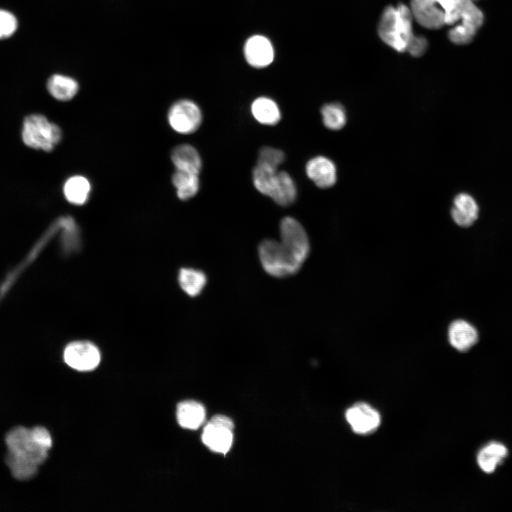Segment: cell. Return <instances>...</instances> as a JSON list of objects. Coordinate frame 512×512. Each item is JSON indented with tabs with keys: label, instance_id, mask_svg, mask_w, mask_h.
Listing matches in <instances>:
<instances>
[{
	"label": "cell",
	"instance_id": "cell-1",
	"mask_svg": "<svg viewBox=\"0 0 512 512\" xmlns=\"http://www.w3.org/2000/svg\"><path fill=\"white\" fill-rule=\"evenodd\" d=\"M9 453L6 464L12 475L18 480L33 477L38 466L46 459L52 447V438L41 426L28 429L17 427L6 436Z\"/></svg>",
	"mask_w": 512,
	"mask_h": 512
},
{
	"label": "cell",
	"instance_id": "cell-2",
	"mask_svg": "<svg viewBox=\"0 0 512 512\" xmlns=\"http://www.w3.org/2000/svg\"><path fill=\"white\" fill-rule=\"evenodd\" d=\"M414 18L410 7L405 4L388 6L383 10L378 26L380 39L395 50L402 53L407 50L412 38Z\"/></svg>",
	"mask_w": 512,
	"mask_h": 512
},
{
	"label": "cell",
	"instance_id": "cell-3",
	"mask_svg": "<svg viewBox=\"0 0 512 512\" xmlns=\"http://www.w3.org/2000/svg\"><path fill=\"white\" fill-rule=\"evenodd\" d=\"M258 256L264 270L277 278L293 275L302 266L280 241L274 239H265L260 243Z\"/></svg>",
	"mask_w": 512,
	"mask_h": 512
},
{
	"label": "cell",
	"instance_id": "cell-4",
	"mask_svg": "<svg viewBox=\"0 0 512 512\" xmlns=\"http://www.w3.org/2000/svg\"><path fill=\"white\" fill-rule=\"evenodd\" d=\"M21 137L28 147L50 151L60 142L62 131L45 116L32 114L24 119Z\"/></svg>",
	"mask_w": 512,
	"mask_h": 512
},
{
	"label": "cell",
	"instance_id": "cell-5",
	"mask_svg": "<svg viewBox=\"0 0 512 512\" xmlns=\"http://www.w3.org/2000/svg\"><path fill=\"white\" fill-rule=\"evenodd\" d=\"M233 428L234 424L228 417L213 416L203 428L202 442L211 451L225 454L233 444Z\"/></svg>",
	"mask_w": 512,
	"mask_h": 512
},
{
	"label": "cell",
	"instance_id": "cell-6",
	"mask_svg": "<svg viewBox=\"0 0 512 512\" xmlns=\"http://www.w3.org/2000/svg\"><path fill=\"white\" fill-rule=\"evenodd\" d=\"M280 242L302 265L308 257L310 244L307 233L295 218L287 216L279 224Z\"/></svg>",
	"mask_w": 512,
	"mask_h": 512
},
{
	"label": "cell",
	"instance_id": "cell-7",
	"mask_svg": "<svg viewBox=\"0 0 512 512\" xmlns=\"http://www.w3.org/2000/svg\"><path fill=\"white\" fill-rule=\"evenodd\" d=\"M167 118L169 125L175 132L189 134L200 127L202 113L193 101L183 99L176 101L171 106Z\"/></svg>",
	"mask_w": 512,
	"mask_h": 512
},
{
	"label": "cell",
	"instance_id": "cell-8",
	"mask_svg": "<svg viewBox=\"0 0 512 512\" xmlns=\"http://www.w3.org/2000/svg\"><path fill=\"white\" fill-rule=\"evenodd\" d=\"M63 358L66 364L78 371H90L97 367L100 353L93 343L79 341L69 343L65 348Z\"/></svg>",
	"mask_w": 512,
	"mask_h": 512
},
{
	"label": "cell",
	"instance_id": "cell-9",
	"mask_svg": "<svg viewBox=\"0 0 512 512\" xmlns=\"http://www.w3.org/2000/svg\"><path fill=\"white\" fill-rule=\"evenodd\" d=\"M345 417L352 430L358 434L375 432L381 422L379 412L365 402H358L348 408Z\"/></svg>",
	"mask_w": 512,
	"mask_h": 512
},
{
	"label": "cell",
	"instance_id": "cell-10",
	"mask_svg": "<svg viewBox=\"0 0 512 512\" xmlns=\"http://www.w3.org/2000/svg\"><path fill=\"white\" fill-rule=\"evenodd\" d=\"M414 19L429 29H439L445 26V12L438 0H411L409 6Z\"/></svg>",
	"mask_w": 512,
	"mask_h": 512
},
{
	"label": "cell",
	"instance_id": "cell-11",
	"mask_svg": "<svg viewBox=\"0 0 512 512\" xmlns=\"http://www.w3.org/2000/svg\"><path fill=\"white\" fill-rule=\"evenodd\" d=\"M247 62L254 68H265L274 60V51L272 43L265 36L255 35L250 37L244 46Z\"/></svg>",
	"mask_w": 512,
	"mask_h": 512
},
{
	"label": "cell",
	"instance_id": "cell-12",
	"mask_svg": "<svg viewBox=\"0 0 512 512\" xmlns=\"http://www.w3.org/2000/svg\"><path fill=\"white\" fill-rule=\"evenodd\" d=\"M307 176L321 188L333 186L336 181V168L334 163L324 156L311 159L306 164Z\"/></svg>",
	"mask_w": 512,
	"mask_h": 512
},
{
	"label": "cell",
	"instance_id": "cell-13",
	"mask_svg": "<svg viewBox=\"0 0 512 512\" xmlns=\"http://www.w3.org/2000/svg\"><path fill=\"white\" fill-rule=\"evenodd\" d=\"M450 345L459 352H466L478 341L476 329L469 322L457 319L452 322L448 329Z\"/></svg>",
	"mask_w": 512,
	"mask_h": 512
},
{
	"label": "cell",
	"instance_id": "cell-14",
	"mask_svg": "<svg viewBox=\"0 0 512 512\" xmlns=\"http://www.w3.org/2000/svg\"><path fill=\"white\" fill-rule=\"evenodd\" d=\"M479 212L478 203L470 194L460 193L454 198L451 215L459 226H471L477 220Z\"/></svg>",
	"mask_w": 512,
	"mask_h": 512
},
{
	"label": "cell",
	"instance_id": "cell-15",
	"mask_svg": "<svg viewBox=\"0 0 512 512\" xmlns=\"http://www.w3.org/2000/svg\"><path fill=\"white\" fill-rule=\"evenodd\" d=\"M508 455V450L503 444L493 441L480 449L476 455V462L482 471L491 474L496 471Z\"/></svg>",
	"mask_w": 512,
	"mask_h": 512
},
{
	"label": "cell",
	"instance_id": "cell-16",
	"mask_svg": "<svg viewBox=\"0 0 512 512\" xmlns=\"http://www.w3.org/2000/svg\"><path fill=\"white\" fill-rule=\"evenodd\" d=\"M171 159L176 170L200 174L202 161L193 146L188 144L176 146L171 151Z\"/></svg>",
	"mask_w": 512,
	"mask_h": 512
},
{
	"label": "cell",
	"instance_id": "cell-17",
	"mask_svg": "<svg viewBox=\"0 0 512 512\" xmlns=\"http://www.w3.org/2000/svg\"><path fill=\"white\" fill-rule=\"evenodd\" d=\"M176 417L181 427L192 430H197L205 421L206 409L199 402L183 401L177 405Z\"/></svg>",
	"mask_w": 512,
	"mask_h": 512
},
{
	"label": "cell",
	"instance_id": "cell-18",
	"mask_svg": "<svg viewBox=\"0 0 512 512\" xmlns=\"http://www.w3.org/2000/svg\"><path fill=\"white\" fill-rule=\"evenodd\" d=\"M65 199L71 204L82 206L89 199L91 184L89 180L81 175L69 177L63 188Z\"/></svg>",
	"mask_w": 512,
	"mask_h": 512
},
{
	"label": "cell",
	"instance_id": "cell-19",
	"mask_svg": "<svg viewBox=\"0 0 512 512\" xmlns=\"http://www.w3.org/2000/svg\"><path fill=\"white\" fill-rule=\"evenodd\" d=\"M47 90L55 99L59 101H68L78 93L79 84L71 77L55 74L48 79Z\"/></svg>",
	"mask_w": 512,
	"mask_h": 512
},
{
	"label": "cell",
	"instance_id": "cell-20",
	"mask_svg": "<svg viewBox=\"0 0 512 512\" xmlns=\"http://www.w3.org/2000/svg\"><path fill=\"white\" fill-rule=\"evenodd\" d=\"M251 112L258 122L265 125H275L281 119L277 104L267 97L256 98L251 105Z\"/></svg>",
	"mask_w": 512,
	"mask_h": 512
},
{
	"label": "cell",
	"instance_id": "cell-21",
	"mask_svg": "<svg viewBox=\"0 0 512 512\" xmlns=\"http://www.w3.org/2000/svg\"><path fill=\"white\" fill-rule=\"evenodd\" d=\"M297 187L291 176L284 171H278L277 181L271 198L279 206H288L297 198Z\"/></svg>",
	"mask_w": 512,
	"mask_h": 512
},
{
	"label": "cell",
	"instance_id": "cell-22",
	"mask_svg": "<svg viewBox=\"0 0 512 512\" xmlns=\"http://www.w3.org/2000/svg\"><path fill=\"white\" fill-rule=\"evenodd\" d=\"M171 181L180 200H188L195 196L199 191V174L175 169Z\"/></svg>",
	"mask_w": 512,
	"mask_h": 512
},
{
	"label": "cell",
	"instance_id": "cell-23",
	"mask_svg": "<svg viewBox=\"0 0 512 512\" xmlns=\"http://www.w3.org/2000/svg\"><path fill=\"white\" fill-rule=\"evenodd\" d=\"M277 168L257 161L252 171V181L255 188L262 194L271 197L277 176Z\"/></svg>",
	"mask_w": 512,
	"mask_h": 512
},
{
	"label": "cell",
	"instance_id": "cell-24",
	"mask_svg": "<svg viewBox=\"0 0 512 512\" xmlns=\"http://www.w3.org/2000/svg\"><path fill=\"white\" fill-rule=\"evenodd\" d=\"M207 282L206 274L193 268H181L178 273V283L183 292L190 297L201 294Z\"/></svg>",
	"mask_w": 512,
	"mask_h": 512
},
{
	"label": "cell",
	"instance_id": "cell-25",
	"mask_svg": "<svg viewBox=\"0 0 512 512\" xmlns=\"http://www.w3.org/2000/svg\"><path fill=\"white\" fill-rule=\"evenodd\" d=\"M321 114L324 126L331 130H339L346 123V110L339 103L324 105L321 109Z\"/></svg>",
	"mask_w": 512,
	"mask_h": 512
},
{
	"label": "cell",
	"instance_id": "cell-26",
	"mask_svg": "<svg viewBox=\"0 0 512 512\" xmlns=\"http://www.w3.org/2000/svg\"><path fill=\"white\" fill-rule=\"evenodd\" d=\"M59 219L63 230V244L65 250L68 252L78 250L80 244V230L74 219L69 215Z\"/></svg>",
	"mask_w": 512,
	"mask_h": 512
},
{
	"label": "cell",
	"instance_id": "cell-27",
	"mask_svg": "<svg viewBox=\"0 0 512 512\" xmlns=\"http://www.w3.org/2000/svg\"><path fill=\"white\" fill-rule=\"evenodd\" d=\"M284 159L285 154L282 150L270 146H263L259 151L257 161L277 168Z\"/></svg>",
	"mask_w": 512,
	"mask_h": 512
},
{
	"label": "cell",
	"instance_id": "cell-28",
	"mask_svg": "<svg viewBox=\"0 0 512 512\" xmlns=\"http://www.w3.org/2000/svg\"><path fill=\"white\" fill-rule=\"evenodd\" d=\"M17 26V20L11 13L0 9V39L11 36Z\"/></svg>",
	"mask_w": 512,
	"mask_h": 512
},
{
	"label": "cell",
	"instance_id": "cell-29",
	"mask_svg": "<svg viewBox=\"0 0 512 512\" xmlns=\"http://www.w3.org/2000/svg\"><path fill=\"white\" fill-rule=\"evenodd\" d=\"M427 48V39L423 36L415 35L406 51L413 57H420L425 53Z\"/></svg>",
	"mask_w": 512,
	"mask_h": 512
},
{
	"label": "cell",
	"instance_id": "cell-30",
	"mask_svg": "<svg viewBox=\"0 0 512 512\" xmlns=\"http://www.w3.org/2000/svg\"><path fill=\"white\" fill-rule=\"evenodd\" d=\"M472 1H476V0H472Z\"/></svg>",
	"mask_w": 512,
	"mask_h": 512
}]
</instances>
